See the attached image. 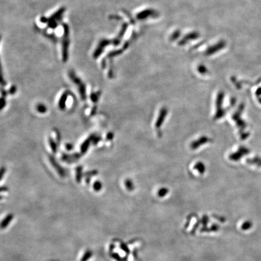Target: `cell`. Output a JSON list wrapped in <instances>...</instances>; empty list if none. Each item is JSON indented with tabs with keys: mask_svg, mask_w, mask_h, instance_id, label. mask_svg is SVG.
<instances>
[{
	"mask_svg": "<svg viewBox=\"0 0 261 261\" xmlns=\"http://www.w3.org/2000/svg\"><path fill=\"white\" fill-rule=\"evenodd\" d=\"M63 36L62 39V60L66 62L69 59V48L70 45V29L68 24H62Z\"/></svg>",
	"mask_w": 261,
	"mask_h": 261,
	"instance_id": "cell-1",
	"label": "cell"
},
{
	"mask_svg": "<svg viewBox=\"0 0 261 261\" xmlns=\"http://www.w3.org/2000/svg\"><path fill=\"white\" fill-rule=\"evenodd\" d=\"M122 34H119L116 38L113 39H102L100 42L99 43V45L96 48L95 51H94L93 53V57L95 59H97L100 55L103 53V51L105 49L106 47H108L110 45H113V46H117L120 41V39L122 38Z\"/></svg>",
	"mask_w": 261,
	"mask_h": 261,
	"instance_id": "cell-2",
	"label": "cell"
},
{
	"mask_svg": "<svg viewBox=\"0 0 261 261\" xmlns=\"http://www.w3.org/2000/svg\"><path fill=\"white\" fill-rule=\"evenodd\" d=\"M65 11V7H61V9H59L58 10H57L54 14L52 15L48 18L47 21V25L48 28L51 29H55L57 27L59 26V22H61L63 14Z\"/></svg>",
	"mask_w": 261,
	"mask_h": 261,
	"instance_id": "cell-3",
	"label": "cell"
}]
</instances>
